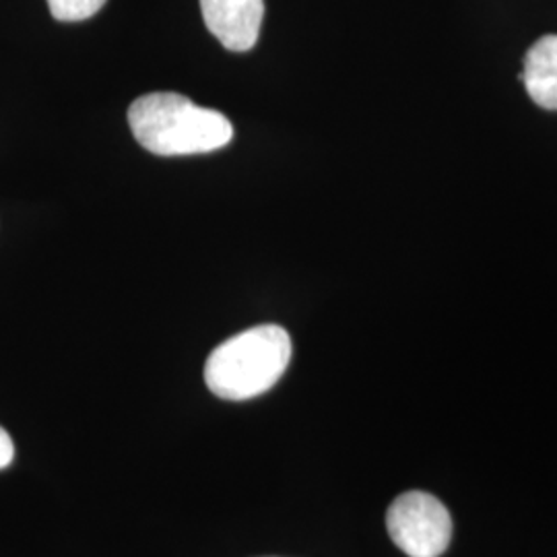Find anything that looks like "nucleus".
Here are the masks:
<instances>
[{
  "label": "nucleus",
  "instance_id": "1",
  "mask_svg": "<svg viewBox=\"0 0 557 557\" xmlns=\"http://www.w3.org/2000/svg\"><path fill=\"white\" fill-rule=\"evenodd\" d=\"M128 124L140 147L161 158L211 153L234 139L227 116L172 91L147 94L133 101Z\"/></svg>",
  "mask_w": 557,
  "mask_h": 557
},
{
  "label": "nucleus",
  "instance_id": "2",
  "mask_svg": "<svg viewBox=\"0 0 557 557\" xmlns=\"http://www.w3.org/2000/svg\"><path fill=\"white\" fill-rule=\"evenodd\" d=\"M292 359V338L277 324H260L223 341L205 363V382L223 400H248L271 391Z\"/></svg>",
  "mask_w": 557,
  "mask_h": 557
},
{
  "label": "nucleus",
  "instance_id": "3",
  "mask_svg": "<svg viewBox=\"0 0 557 557\" xmlns=\"http://www.w3.org/2000/svg\"><path fill=\"white\" fill-rule=\"evenodd\" d=\"M386 529L393 543L409 557H440L453 539L448 508L425 492L398 496L386 512Z\"/></svg>",
  "mask_w": 557,
  "mask_h": 557
},
{
  "label": "nucleus",
  "instance_id": "4",
  "mask_svg": "<svg viewBox=\"0 0 557 557\" xmlns=\"http://www.w3.org/2000/svg\"><path fill=\"white\" fill-rule=\"evenodd\" d=\"M207 29L232 52L257 46L264 20V0H200Z\"/></svg>",
  "mask_w": 557,
  "mask_h": 557
},
{
  "label": "nucleus",
  "instance_id": "5",
  "mask_svg": "<svg viewBox=\"0 0 557 557\" xmlns=\"http://www.w3.org/2000/svg\"><path fill=\"white\" fill-rule=\"evenodd\" d=\"M518 79L537 106L557 110V36H543L531 46Z\"/></svg>",
  "mask_w": 557,
  "mask_h": 557
},
{
  "label": "nucleus",
  "instance_id": "6",
  "mask_svg": "<svg viewBox=\"0 0 557 557\" xmlns=\"http://www.w3.org/2000/svg\"><path fill=\"white\" fill-rule=\"evenodd\" d=\"M106 2L108 0H48V7L54 20L75 23V21L89 20L96 13H100Z\"/></svg>",
  "mask_w": 557,
  "mask_h": 557
},
{
  "label": "nucleus",
  "instance_id": "7",
  "mask_svg": "<svg viewBox=\"0 0 557 557\" xmlns=\"http://www.w3.org/2000/svg\"><path fill=\"white\" fill-rule=\"evenodd\" d=\"M15 457V444L7 430L0 428V469H7Z\"/></svg>",
  "mask_w": 557,
  "mask_h": 557
}]
</instances>
